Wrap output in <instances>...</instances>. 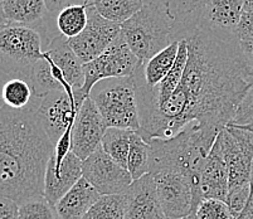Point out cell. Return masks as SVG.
Returning a JSON list of instances; mask_svg holds the SVG:
<instances>
[{"label": "cell", "instance_id": "obj_1", "mask_svg": "<svg viewBox=\"0 0 253 219\" xmlns=\"http://www.w3.org/2000/svg\"><path fill=\"white\" fill-rule=\"evenodd\" d=\"M184 39L188 62L178 88L167 102L139 115V133L146 142L171 139L193 122L215 142L253 88V68L236 33L198 27Z\"/></svg>", "mask_w": 253, "mask_h": 219}, {"label": "cell", "instance_id": "obj_2", "mask_svg": "<svg viewBox=\"0 0 253 219\" xmlns=\"http://www.w3.org/2000/svg\"><path fill=\"white\" fill-rule=\"evenodd\" d=\"M0 105V198L17 204L42 197L47 165L54 145L36 114Z\"/></svg>", "mask_w": 253, "mask_h": 219}, {"label": "cell", "instance_id": "obj_3", "mask_svg": "<svg viewBox=\"0 0 253 219\" xmlns=\"http://www.w3.org/2000/svg\"><path fill=\"white\" fill-rule=\"evenodd\" d=\"M125 42L141 63L183 39L168 10V0H144V6L121 25Z\"/></svg>", "mask_w": 253, "mask_h": 219}, {"label": "cell", "instance_id": "obj_4", "mask_svg": "<svg viewBox=\"0 0 253 219\" xmlns=\"http://www.w3.org/2000/svg\"><path fill=\"white\" fill-rule=\"evenodd\" d=\"M49 47L38 31L6 22L0 27V76L31 80L32 71Z\"/></svg>", "mask_w": 253, "mask_h": 219}, {"label": "cell", "instance_id": "obj_5", "mask_svg": "<svg viewBox=\"0 0 253 219\" xmlns=\"http://www.w3.org/2000/svg\"><path fill=\"white\" fill-rule=\"evenodd\" d=\"M89 98L95 102L106 128L139 132L141 125L132 76L101 81L91 89Z\"/></svg>", "mask_w": 253, "mask_h": 219}, {"label": "cell", "instance_id": "obj_6", "mask_svg": "<svg viewBox=\"0 0 253 219\" xmlns=\"http://www.w3.org/2000/svg\"><path fill=\"white\" fill-rule=\"evenodd\" d=\"M228 170V193L250 188L253 169V135L245 124L232 120L218 135Z\"/></svg>", "mask_w": 253, "mask_h": 219}, {"label": "cell", "instance_id": "obj_7", "mask_svg": "<svg viewBox=\"0 0 253 219\" xmlns=\"http://www.w3.org/2000/svg\"><path fill=\"white\" fill-rule=\"evenodd\" d=\"M141 62L135 56L123 34L110 45L105 52L93 61L84 64V85L82 89L75 93V102L78 108L81 107L87 97H89L91 89L101 82L110 78H124L134 75Z\"/></svg>", "mask_w": 253, "mask_h": 219}, {"label": "cell", "instance_id": "obj_8", "mask_svg": "<svg viewBox=\"0 0 253 219\" xmlns=\"http://www.w3.org/2000/svg\"><path fill=\"white\" fill-rule=\"evenodd\" d=\"M167 219H183L197 209L194 179L181 170L164 169L151 174Z\"/></svg>", "mask_w": 253, "mask_h": 219}, {"label": "cell", "instance_id": "obj_9", "mask_svg": "<svg viewBox=\"0 0 253 219\" xmlns=\"http://www.w3.org/2000/svg\"><path fill=\"white\" fill-rule=\"evenodd\" d=\"M82 176L102 197L124 194L134 181L128 170L107 155L102 146L82 161Z\"/></svg>", "mask_w": 253, "mask_h": 219}, {"label": "cell", "instance_id": "obj_10", "mask_svg": "<svg viewBox=\"0 0 253 219\" xmlns=\"http://www.w3.org/2000/svg\"><path fill=\"white\" fill-rule=\"evenodd\" d=\"M88 22L81 34L68 39V44L82 63L101 56L121 34V25L101 17L91 4L87 5Z\"/></svg>", "mask_w": 253, "mask_h": 219}, {"label": "cell", "instance_id": "obj_11", "mask_svg": "<svg viewBox=\"0 0 253 219\" xmlns=\"http://www.w3.org/2000/svg\"><path fill=\"white\" fill-rule=\"evenodd\" d=\"M78 110L75 96L66 91L50 92L39 98L36 114L53 145L73 128Z\"/></svg>", "mask_w": 253, "mask_h": 219}, {"label": "cell", "instance_id": "obj_12", "mask_svg": "<svg viewBox=\"0 0 253 219\" xmlns=\"http://www.w3.org/2000/svg\"><path fill=\"white\" fill-rule=\"evenodd\" d=\"M106 129L95 102L87 97L78 110L72 128V151L75 155L82 161L91 156L102 144Z\"/></svg>", "mask_w": 253, "mask_h": 219}, {"label": "cell", "instance_id": "obj_13", "mask_svg": "<svg viewBox=\"0 0 253 219\" xmlns=\"http://www.w3.org/2000/svg\"><path fill=\"white\" fill-rule=\"evenodd\" d=\"M3 10L9 23L36 29L49 44L59 36L56 17L50 14L44 0H4Z\"/></svg>", "mask_w": 253, "mask_h": 219}, {"label": "cell", "instance_id": "obj_14", "mask_svg": "<svg viewBox=\"0 0 253 219\" xmlns=\"http://www.w3.org/2000/svg\"><path fill=\"white\" fill-rule=\"evenodd\" d=\"M123 197L125 219H167L151 174L132 181Z\"/></svg>", "mask_w": 253, "mask_h": 219}, {"label": "cell", "instance_id": "obj_15", "mask_svg": "<svg viewBox=\"0 0 253 219\" xmlns=\"http://www.w3.org/2000/svg\"><path fill=\"white\" fill-rule=\"evenodd\" d=\"M228 170L225 165L219 140H215L211 153L204 159L198 177V200L217 199L227 203Z\"/></svg>", "mask_w": 253, "mask_h": 219}, {"label": "cell", "instance_id": "obj_16", "mask_svg": "<svg viewBox=\"0 0 253 219\" xmlns=\"http://www.w3.org/2000/svg\"><path fill=\"white\" fill-rule=\"evenodd\" d=\"M81 177L82 160L77 158L73 151L64 158L59 168L54 167L53 161L49 160L45 170L43 197L52 207H56L57 203L67 194Z\"/></svg>", "mask_w": 253, "mask_h": 219}, {"label": "cell", "instance_id": "obj_17", "mask_svg": "<svg viewBox=\"0 0 253 219\" xmlns=\"http://www.w3.org/2000/svg\"><path fill=\"white\" fill-rule=\"evenodd\" d=\"M243 0H207L198 18L197 28L218 33H236L243 14Z\"/></svg>", "mask_w": 253, "mask_h": 219}, {"label": "cell", "instance_id": "obj_18", "mask_svg": "<svg viewBox=\"0 0 253 219\" xmlns=\"http://www.w3.org/2000/svg\"><path fill=\"white\" fill-rule=\"evenodd\" d=\"M45 52L62 71L66 84L73 92V96L81 91L84 85V63L70 47L68 39L59 34L50 42Z\"/></svg>", "mask_w": 253, "mask_h": 219}, {"label": "cell", "instance_id": "obj_19", "mask_svg": "<svg viewBox=\"0 0 253 219\" xmlns=\"http://www.w3.org/2000/svg\"><path fill=\"white\" fill-rule=\"evenodd\" d=\"M102 195L84 176L56 204L58 219H82Z\"/></svg>", "mask_w": 253, "mask_h": 219}, {"label": "cell", "instance_id": "obj_20", "mask_svg": "<svg viewBox=\"0 0 253 219\" xmlns=\"http://www.w3.org/2000/svg\"><path fill=\"white\" fill-rule=\"evenodd\" d=\"M33 87L22 77L0 76V105L11 110H25L37 102Z\"/></svg>", "mask_w": 253, "mask_h": 219}, {"label": "cell", "instance_id": "obj_21", "mask_svg": "<svg viewBox=\"0 0 253 219\" xmlns=\"http://www.w3.org/2000/svg\"><path fill=\"white\" fill-rule=\"evenodd\" d=\"M179 43L174 42L159 52L158 54L145 62L142 64V73H144L145 84L149 87H155L167 77L168 73L171 71L172 66L175 63L179 52Z\"/></svg>", "mask_w": 253, "mask_h": 219}, {"label": "cell", "instance_id": "obj_22", "mask_svg": "<svg viewBox=\"0 0 253 219\" xmlns=\"http://www.w3.org/2000/svg\"><path fill=\"white\" fill-rule=\"evenodd\" d=\"M89 4L101 17L123 25L144 6V0H91Z\"/></svg>", "mask_w": 253, "mask_h": 219}, {"label": "cell", "instance_id": "obj_23", "mask_svg": "<svg viewBox=\"0 0 253 219\" xmlns=\"http://www.w3.org/2000/svg\"><path fill=\"white\" fill-rule=\"evenodd\" d=\"M207 0H168V10L178 24L183 39L197 28L198 18Z\"/></svg>", "mask_w": 253, "mask_h": 219}, {"label": "cell", "instance_id": "obj_24", "mask_svg": "<svg viewBox=\"0 0 253 219\" xmlns=\"http://www.w3.org/2000/svg\"><path fill=\"white\" fill-rule=\"evenodd\" d=\"M88 22L87 5L71 4L62 9L56 17V24L61 36L67 39L75 38L81 34Z\"/></svg>", "mask_w": 253, "mask_h": 219}, {"label": "cell", "instance_id": "obj_25", "mask_svg": "<svg viewBox=\"0 0 253 219\" xmlns=\"http://www.w3.org/2000/svg\"><path fill=\"white\" fill-rule=\"evenodd\" d=\"M132 131L123 129H106L102 139V149L111 156L119 165L127 169V159L130 153V141Z\"/></svg>", "mask_w": 253, "mask_h": 219}, {"label": "cell", "instance_id": "obj_26", "mask_svg": "<svg viewBox=\"0 0 253 219\" xmlns=\"http://www.w3.org/2000/svg\"><path fill=\"white\" fill-rule=\"evenodd\" d=\"M151 149L149 142L142 139L136 131H132L130 141V153L127 159V170L134 180H137L150 170Z\"/></svg>", "mask_w": 253, "mask_h": 219}, {"label": "cell", "instance_id": "obj_27", "mask_svg": "<svg viewBox=\"0 0 253 219\" xmlns=\"http://www.w3.org/2000/svg\"><path fill=\"white\" fill-rule=\"evenodd\" d=\"M82 219H125L123 194L101 197Z\"/></svg>", "mask_w": 253, "mask_h": 219}, {"label": "cell", "instance_id": "obj_28", "mask_svg": "<svg viewBox=\"0 0 253 219\" xmlns=\"http://www.w3.org/2000/svg\"><path fill=\"white\" fill-rule=\"evenodd\" d=\"M234 121L239 124H245L246 126L250 128L253 135V88L251 89L247 97L245 98L241 106H239L238 111L234 116ZM238 219H253V169H252V179H251V195L248 199L247 205H246L245 211L239 216Z\"/></svg>", "mask_w": 253, "mask_h": 219}, {"label": "cell", "instance_id": "obj_29", "mask_svg": "<svg viewBox=\"0 0 253 219\" xmlns=\"http://www.w3.org/2000/svg\"><path fill=\"white\" fill-rule=\"evenodd\" d=\"M19 219H58V216L54 207L42 195L19 205Z\"/></svg>", "mask_w": 253, "mask_h": 219}, {"label": "cell", "instance_id": "obj_30", "mask_svg": "<svg viewBox=\"0 0 253 219\" xmlns=\"http://www.w3.org/2000/svg\"><path fill=\"white\" fill-rule=\"evenodd\" d=\"M198 219H238L225 202L207 199L199 203L195 209Z\"/></svg>", "mask_w": 253, "mask_h": 219}, {"label": "cell", "instance_id": "obj_31", "mask_svg": "<svg viewBox=\"0 0 253 219\" xmlns=\"http://www.w3.org/2000/svg\"><path fill=\"white\" fill-rule=\"evenodd\" d=\"M239 41L243 42H253V13L243 11L242 18L236 31Z\"/></svg>", "mask_w": 253, "mask_h": 219}, {"label": "cell", "instance_id": "obj_32", "mask_svg": "<svg viewBox=\"0 0 253 219\" xmlns=\"http://www.w3.org/2000/svg\"><path fill=\"white\" fill-rule=\"evenodd\" d=\"M0 219H19V204L8 198H0Z\"/></svg>", "mask_w": 253, "mask_h": 219}, {"label": "cell", "instance_id": "obj_33", "mask_svg": "<svg viewBox=\"0 0 253 219\" xmlns=\"http://www.w3.org/2000/svg\"><path fill=\"white\" fill-rule=\"evenodd\" d=\"M44 1L49 13L54 15V17H57V14L62 9L71 5V4H75V0H44Z\"/></svg>", "mask_w": 253, "mask_h": 219}, {"label": "cell", "instance_id": "obj_34", "mask_svg": "<svg viewBox=\"0 0 253 219\" xmlns=\"http://www.w3.org/2000/svg\"><path fill=\"white\" fill-rule=\"evenodd\" d=\"M241 48H242L246 59L253 68V42H243V41H241Z\"/></svg>", "mask_w": 253, "mask_h": 219}, {"label": "cell", "instance_id": "obj_35", "mask_svg": "<svg viewBox=\"0 0 253 219\" xmlns=\"http://www.w3.org/2000/svg\"><path fill=\"white\" fill-rule=\"evenodd\" d=\"M243 10L253 13V0H243Z\"/></svg>", "mask_w": 253, "mask_h": 219}, {"label": "cell", "instance_id": "obj_36", "mask_svg": "<svg viewBox=\"0 0 253 219\" xmlns=\"http://www.w3.org/2000/svg\"><path fill=\"white\" fill-rule=\"evenodd\" d=\"M8 22L5 18V14H4V10H3V1L0 0V27L3 24H5V23Z\"/></svg>", "mask_w": 253, "mask_h": 219}, {"label": "cell", "instance_id": "obj_37", "mask_svg": "<svg viewBox=\"0 0 253 219\" xmlns=\"http://www.w3.org/2000/svg\"><path fill=\"white\" fill-rule=\"evenodd\" d=\"M91 0H75V4H82V5H88Z\"/></svg>", "mask_w": 253, "mask_h": 219}, {"label": "cell", "instance_id": "obj_38", "mask_svg": "<svg viewBox=\"0 0 253 219\" xmlns=\"http://www.w3.org/2000/svg\"><path fill=\"white\" fill-rule=\"evenodd\" d=\"M183 219H198V218H197V216H195V212H194V213H192L190 216L185 217V218H183Z\"/></svg>", "mask_w": 253, "mask_h": 219}, {"label": "cell", "instance_id": "obj_39", "mask_svg": "<svg viewBox=\"0 0 253 219\" xmlns=\"http://www.w3.org/2000/svg\"><path fill=\"white\" fill-rule=\"evenodd\" d=\"M1 1H4V0H1Z\"/></svg>", "mask_w": 253, "mask_h": 219}]
</instances>
